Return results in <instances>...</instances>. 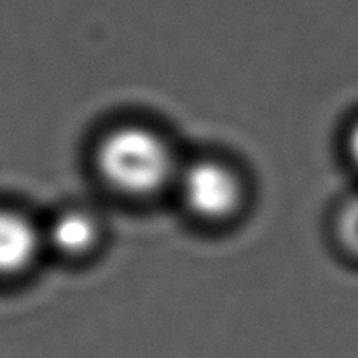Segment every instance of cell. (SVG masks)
Segmentation results:
<instances>
[{"label": "cell", "mask_w": 358, "mask_h": 358, "mask_svg": "<svg viewBox=\"0 0 358 358\" xmlns=\"http://www.w3.org/2000/svg\"><path fill=\"white\" fill-rule=\"evenodd\" d=\"M94 163L103 180L124 196L147 198L175 185L182 164L154 128L121 124L101 136Z\"/></svg>", "instance_id": "obj_1"}, {"label": "cell", "mask_w": 358, "mask_h": 358, "mask_svg": "<svg viewBox=\"0 0 358 358\" xmlns=\"http://www.w3.org/2000/svg\"><path fill=\"white\" fill-rule=\"evenodd\" d=\"M175 187L189 213L206 222L231 219L243 205L245 189L238 171L212 157L182 164Z\"/></svg>", "instance_id": "obj_2"}, {"label": "cell", "mask_w": 358, "mask_h": 358, "mask_svg": "<svg viewBox=\"0 0 358 358\" xmlns=\"http://www.w3.org/2000/svg\"><path fill=\"white\" fill-rule=\"evenodd\" d=\"M336 233L350 255L358 259V194L343 203L336 219Z\"/></svg>", "instance_id": "obj_5"}, {"label": "cell", "mask_w": 358, "mask_h": 358, "mask_svg": "<svg viewBox=\"0 0 358 358\" xmlns=\"http://www.w3.org/2000/svg\"><path fill=\"white\" fill-rule=\"evenodd\" d=\"M45 245L44 231L14 208H0V276H17L34 266Z\"/></svg>", "instance_id": "obj_3"}, {"label": "cell", "mask_w": 358, "mask_h": 358, "mask_svg": "<svg viewBox=\"0 0 358 358\" xmlns=\"http://www.w3.org/2000/svg\"><path fill=\"white\" fill-rule=\"evenodd\" d=\"M44 238L45 243L63 257L79 259L94 250L101 238V226L87 210L69 208L51 220Z\"/></svg>", "instance_id": "obj_4"}, {"label": "cell", "mask_w": 358, "mask_h": 358, "mask_svg": "<svg viewBox=\"0 0 358 358\" xmlns=\"http://www.w3.org/2000/svg\"><path fill=\"white\" fill-rule=\"evenodd\" d=\"M346 154L353 166L358 170V117L352 122L348 133H346Z\"/></svg>", "instance_id": "obj_6"}]
</instances>
